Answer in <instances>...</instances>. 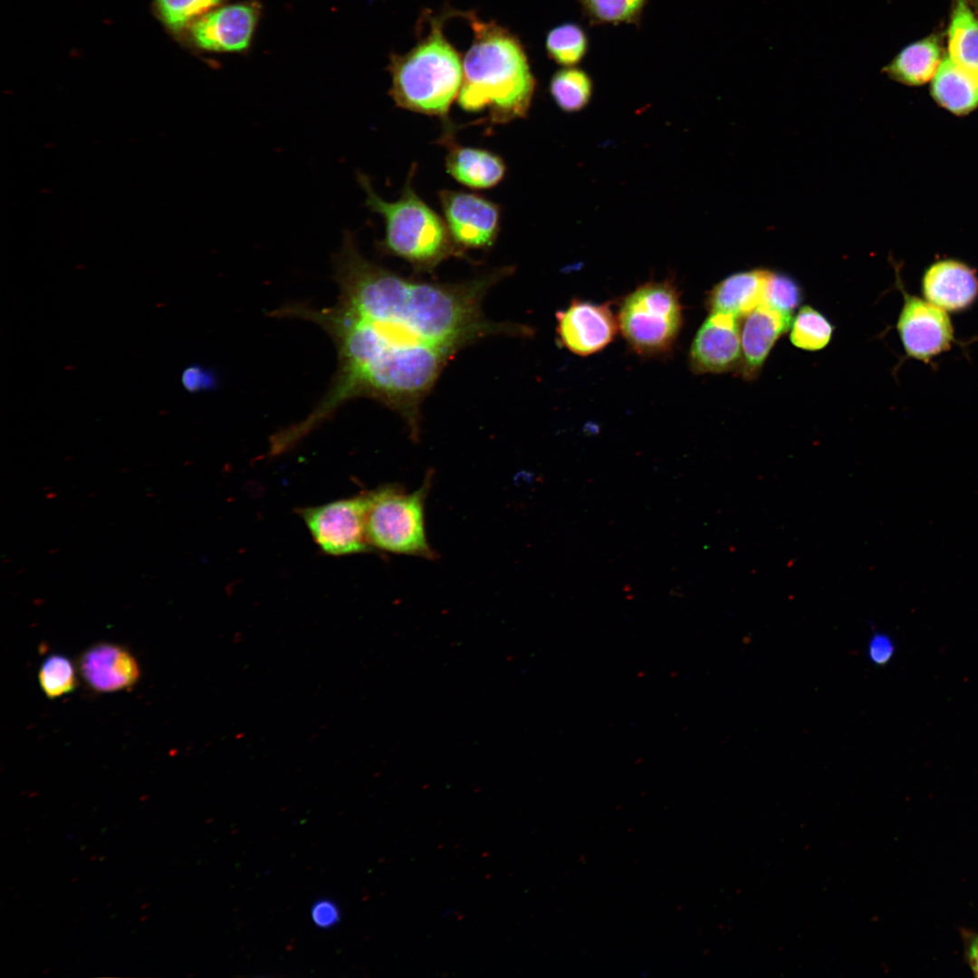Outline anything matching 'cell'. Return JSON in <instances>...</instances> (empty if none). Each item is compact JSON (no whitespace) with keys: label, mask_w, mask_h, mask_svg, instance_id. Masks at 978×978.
I'll return each instance as SVG.
<instances>
[{"label":"cell","mask_w":978,"mask_h":978,"mask_svg":"<svg viewBox=\"0 0 978 978\" xmlns=\"http://www.w3.org/2000/svg\"><path fill=\"white\" fill-rule=\"evenodd\" d=\"M331 264L339 287L333 306L292 303L273 312L320 326L338 355L326 394L303 420L282 430L290 446L359 398L398 414L417 441L422 404L457 353L490 337L528 332L523 325L491 320L483 311L486 293L511 267L456 283L408 278L367 259L350 230L343 231Z\"/></svg>","instance_id":"1"},{"label":"cell","mask_w":978,"mask_h":978,"mask_svg":"<svg viewBox=\"0 0 978 978\" xmlns=\"http://www.w3.org/2000/svg\"><path fill=\"white\" fill-rule=\"evenodd\" d=\"M473 40L463 59V81L457 97L467 112H485L492 124L508 123L528 115L536 80L520 40L494 21L470 11Z\"/></svg>","instance_id":"2"},{"label":"cell","mask_w":978,"mask_h":978,"mask_svg":"<svg viewBox=\"0 0 978 978\" xmlns=\"http://www.w3.org/2000/svg\"><path fill=\"white\" fill-rule=\"evenodd\" d=\"M416 168L411 167L396 201H387L377 194L365 173L357 171L356 178L365 193V206L384 220L385 234L377 242L378 251L408 262L417 273H431L443 261L463 258L465 252L454 242L444 218L415 191Z\"/></svg>","instance_id":"3"},{"label":"cell","mask_w":978,"mask_h":978,"mask_svg":"<svg viewBox=\"0 0 978 978\" xmlns=\"http://www.w3.org/2000/svg\"><path fill=\"white\" fill-rule=\"evenodd\" d=\"M444 15L429 20L428 33L406 53H391L388 94L398 107L446 119L463 81V61L444 34Z\"/></svg>","instance_id":"4"},{"label":"cell","mask_w":978,"mask_h":978,"mask_svg":"<svg viewBox=\"0 0 978 978\" xmlns=\"http://www.w3.org/2000/svg\"><path fill=\"white\" fill-rule=\"evenodd\" d=\"M431 485L428 474L422 485L405 493L398 485L386 484L369 491L366 536L373 549L434 559L425 531V502Z\"/></svg>","instance_id":"5"},{"label":"cell","mask_w":978,"mask_h":978,"mask_svg":"<svg viewBox=\"0 0 978 978\" xmlns=\"http://www.w3.org/2000/svg\"><path fill=\"white\" fill-rule=\"evenodd\" d=\"M623 337L638 352L669 350L682 326V308L676 288L667 282L645 283L627 295L618 310Z\"/></svg>","instance_id":"6"},{"label":"cell","mask_w":978,"mask_h":978,"mask_svg":"<svg viewBox=\"0 0 978 978\" xmlns=\"http://www.w3.org/2000/svg\"><path fill=\"white\" fill-rule=\"evenodd\" d=\"M369 493L300 510L311 535L330 555H349L372 551L366 536Z\"/></svg>","instance_id":"7"},{"label":"cell","mask_w":978,"mask_h":978,"mask_svg":"<svg viewBox=\"0 0 978 978\" xmlns=\"http://www.w3.org/2000/svg\"><path fill=\"white\" fill-rule=\"evenodd\" d=\"M262 9L257 0L225 4L193 23L177 42L199 52H245L252 43Z\"/></svg>","instance_id":"8"},{"label":"cell","mask_w":978,"mask_h":978,"mask_svg":"<svg viewBox=\"0 0 978 978\" xmlns=\"http://www.w3.org/2000/svg\"><path fill=\"white\" fill-rule=\"evenodd\" d=\"M897 284L904 302L896 330L904 350L908 357L929 363L954 343L953 322L947 312L908 293L900 281Z\"/></svg>","instance_id":"9"},{"label":"cell","mask_w":978,"mask_h":978,"mask_svg":"<svg viewBox=\"0 0 978 978\" xmlns=\"http://www.w3.org/2000/svg\"><path fill=\"white\" fill-rule=\"evenodd\" d=\"M438 198L449 233L461 250L494 245L501 222L497 204L474 193L447 189L440 190Z\"/></svg>","instance_id":"10"},{"label":"cell","mask_w":978,"mask_h":978,"mask_svg":"<svg viewBox=\"0 0 978 978\" xmlns=\"http://www.w3.org/2000/svg\"><path fill=\"white\" fill-rule=\"evenodd\" d=\"M557 333L570 351L580 356L605 348L618 328V320L608 304L573 300L557 312Z\"/></svg>","instance_id":"11"},{"label":"cell","mask_w":978,"mask_h":978,"mask_svg":"<svg viewBox=\"0 0 978 978\" xmlns=\"http://www.w3.org/2000/svg\"><path fill=\"white\" fill-rule=\"evenodd\" d=\"M738 318L710 312L698 329L690 349V364L700 374L739 369L742 362Z\"/></svg>","instance_id":"12"},{"label":"cell","mask_w":978,"mask_h":978,"mask_svg":"<svg viewBox=\"0 0 978 978\" xmlns=\"http://www.w3.org/2000/svg\"><path fill=\"white\" fill-rule=\"evenodd\" d=\"M921 292L925 300L949 313L964 312L978 299V275L959 260H939L924 272Z\"/></svg>","instance_id":"13"},{"label":"cell","mask_w":978,"mask_h":978,"mask_svg":"<svg viewBox=\"0 0 978 978\" xmlns=\"http://www.w3.org/2000/svg\"><path fill=\"white\" fill-rule=\"evenodd\" d=\"M741 326L742 362L738 372L746 380L757 378L777 340L786 332L792 316L761 303L744 316Z\"/></svg>","instance_id":"14"},{"label":"cell","mask_w":978,"mask_h":978,"mask_svg":"<svg viewBox=\"0 0 978 978\" xmlns=\"http://www.w3.org/2000/svg\"><path fill=\"white\" fill-rule=\"evenodd\" d=\"M83 679L98 692H116L129 688L139 680L140 671L134 656L124 647L100 643L81 657Z\"/></svg>","instance_id":"15"},{"label":"cell","mask_w":978,"mask_h":978,"mask_svg":"<svg viewBox=\"0 0 978 978\" xmlns=\"http://www.w3.org/2000/svg\"><path fill=\"white\" fill-rule=\"evenodd\" d=\"M452 130L448 125L440 139L447 150L445 158L447 173L474 189H488L498 185L506 173L503 159L490 150L458 144Z\"/></svg>","instance_id":"16"},{"label":"cell","mask_w":978,"mask_h":978,"mask_svg":"<svg viewBox=\"0 0 978 978\" xmlns=\"http://www.w3.org/2000/svg\"><path fill=\"white\" fill-rule=\"evenodd\" d=\"M770 270L755 268L732 273L716 283L707 297L710 312L746 316L762 303Z\"/></svg>","instance_id":"17"},{"label":"cell","mask_w":978,"mask_h":978,"mask_svg":"<svg viewBox=\"0 0 978 978\" xmlns=\"http://www.w3.org/2000/svg\"><path fill=\"white\" fill-rule=\"evenodd\" d=\"M931 93L943 108L964 115L978 107V72L969 71L944 57L933 77Z\"/></svg>","instance_id":"18"},{"label":"cell","mask_w":978,"mask_h":978,"mask_svg":"<svg viewBox=\"0 0 978 978\" xmlns=\"http://www.w3.org/2000/svg\"><path fill=\"white\" fill-rule=\"evenodd\" d=\"M941 61L940 43L930 36L903 48L882 72L896 82L918 86L933 79Z\"/></svg>","instance_id":"19"},{"label":"cell","mask_w":978,"mask_h":978,"mask_svg":"<svg viewBox=\"0 0 978 978\" xmlns=\"http://www.w3.org/2000/svg\"><path fill=\"white\" fill-rule=\"evenodd\" d=\"M947 56L956 64L978 72V9L971 0H954Z\"/></svg>","instance_id":"20"},{"label":"cell","mask_w":978,"mask_h":978,"mask_svg":"<svg viewBox=\"0 0 978 978\" xmlns=\"http://www.w3.org/2000/svg\"><path fill=\"white\" fill-rule=\"evenodd\" d=\"M227 0H152L153 15L177 41L197 20Z\"/></svg>","instance_id":"21"},{"label":"cell","mask_w":978,"mask_h":978,"mask_svg":"<svg viewBox=\"0 0 978 978\" xmlns=\"http://www.w3.org/2000/svg\"><path fill=\"white\" fill-rule=\"evenodd\" d=\"M550 94L556 105L565 112H576L584 109L590 101L593 82L584 70L564 67L551 79Z\"/></svg>","instance_id":"22"},{"label":"cell","mask_w":978,"mask_h":978,"mask_svg":"<svg viewBox=\"0 0 978 978\" xmlns=\"http://www.w3.org/2000/svg\"><path fill=\"white\" fill-rule=\"evenodd\" d=\"M586 31L576 23H564L551 29L545 39L549 58L564 67L580 63L589 51Z\"/></svg>","instance_id":"23"},{"label":"cell","mask_w":978,"mask_h":978,"mask_svg":"<svg viewBox=\"0 0 978 978\" xmlns=\"http://www.w3.org/2000/svg\"><path fill=\"white\" fill-rule=\"evenodd\" d=\"M590 26L621 24L639 26L649 0H575Z\"/></svg>","instance_id":"24"},{"label":"cell","mask_w":978,"mask_h":978,"mask_svg":"<svg viewBox=\"0 0 978 978\" xmlns=\"http://www.w3.org/2000/svg\"><path fill=\"white\" fill-rule=\"evenodd\" d=\"M834 327L820 312L810 305L801 306L790 328V340L797 348L814 351L825 348L831 340Z\"/></svg>","instance_id":"25"},{"label":"cell","mask_w":978,"mask_h":978,"mask_svg":"<svg viewBox=\"0 0 978 978\" xmlns=\"http://www.w3.org/2000/svg\"><path fill=\"white\" fill-rule=\"evenodd\" d=\"M38 680L44 695L51 699L72 692L77 686L72 661L60 654L51 655L43 660L38 672Z\"/></svg>","instance_id":"26"},{"label":"cell","mask_w":978,"mask_h":978,"mask_svg":"<svg viewBox=\"0 0 978 978\" xmlns=\"http://www.w3.org/2000/svg\"><path fill=\"white\" fill-rule=\"evenodd\" d=\"M801 284L791 275L770 271L763 295V303L778 312L792 316L803 301Z\"/></svg>","instance_id":"27"},{"label":"cell","mask_w":978,"mask_h":978,"mask_svg":"<svg viewBox=\"0 0 978 978\" xmlns=\"http://www.w3.org/2000/svg\"><path fill=\"white\" fill-rule=\"evenodd\" d=\"M896 654L893 638L882 631H875L870 636L867 647L868 660L877 666L887 665Z\"/></svg>","instance_id":"28"},{"label":"cell","mask_w":978,"mask_h":978,"mask_svg":"<svg viewBox=\"0 0 978 978\" xmlns=\"http://www.w3.org/2000/svg\"><path fill=\"white\" fill-rule=\"evenodd\" d=\"M181 384L187 391L197 393L211 389L216 385V377L211 370L193 364L182 371Z\"/></svg>","instance_id":"29"},{"label":"cell","mask_w":978,"mask_h":978,"mask_svg":"<svg viewBox=\"0 0 978 978\" xmlns=\"http://www.w3.org/2000/svg\"><path fill=\"white\" fill-rule=\"evenodd\" d=\"M312 916L319 926L327 927L335 924L339 918V912L332 903L321 901L314 905Z\"/></svg>","instance_id":"30"},{"label":"cell","mask_w":978,"mask_h":978,"mask_svg":"<svg viewBox=\"0 0 978 978\" xmlns=\"http://www.w3.org/2000/svg\"><path fill=\"white\" fill-rule=\"evenodd\" d=\"M970 960L973 969L978 975V937H976L971 944Z\"/></svg>","instance_id":"31"}]
</instances>
